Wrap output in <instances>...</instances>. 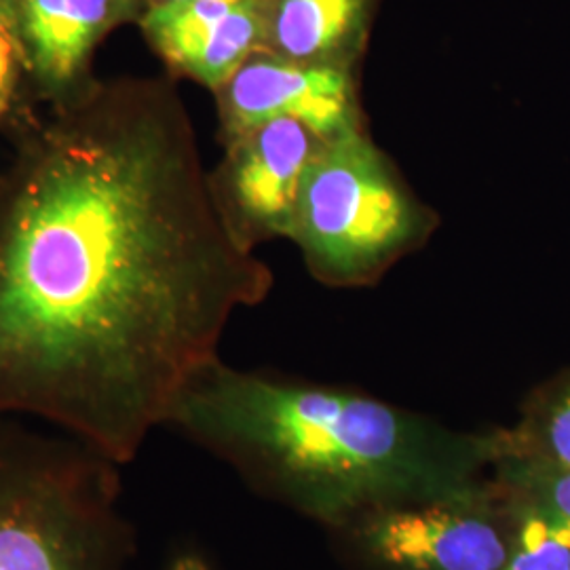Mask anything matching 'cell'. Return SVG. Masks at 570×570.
I'll use <instances>...</instances> for the list:
<instances>
[{
	"label": "cell",
	"mask_w": 570,
	"mask_h": 570,
	"mask_svg": "<svg viewBox=\"0 0 570 570\" xmlns=\"http://www.w3.org/2000/svg\"><path fill=\"white\" fill-rule=\"evenodd\" d=\"M9 140L0 416L125 465L275 275L230 235L174 82L96 81Z\"/></svg>",
	"instance_id": "6da1fadb"
},
{
	"label": "cell",
	"mask_w": 570,
	"mask_h": 570,
	"mask_svg": "<svg viewBox=\"0 0 570 570\" xmlns=\"http://www.w3.org/2000/svg\"><path fill=\"white\" fill-rule=\"evenodd\" d=\"M165 425L180 429L245 480L327 522L480 489L499 438L456 435L345 389L204 367Z\"/></svg>",
	"instance_id": "7a4b0ae2"
},
{
	"label": "cell",
	"mask_w": 570,
	"mask_h": 570,
	"mask_svg": "<svg viewBox=\"0 0 570 570\" xmlns=\"http://www.w3.org/2000/svg\"><path fill=\"white\" fill-rule=\"evenodd\" d=\"M121 465L66 433L0 416V570H129Z\"/></svg>",
	"instance_id": "3957f363"
},
{
	"label": "cell",
	"mask_w": 570,
	"mask_h": 570,
	"mask_svg": "<svg viewBox=\"0 0 570 570\" xmlns=\"http://www.w3.org/2000/svg\"><path fill=\"white\" fill-rule=\"evenodd\" d=\"M438 225L367 129H355L313 155L289 242L320 284L362 287L428 244Z\"/></svg>",
	"instance_id": "277c9868"
},
{
	"label": "cell",
	"mask_w": 570,
	"mask_h": 570,
	"mask_svg": "<svg viewBox=\"0 0 570 570\" xmlns=\"http://www.w3.org/2000/svg\"><path fill=\"white\" fill-rule=\"evenodd\" d=\"M362 548L387 570H503L515 515L484 490L389 505L353 520Z\"/></svg>",
	"instance_id": "5b68a950"
},
{
	"label": "cell",
	"mask_w": 570,
	"mask_h": 570,
	"mask_svg": "<svg viewBox=\"0 0 570 570\" xmlns=\"http://www.w3.org/2000/svg\"><path fill=\"white\" fill-rule=\"evenodd\" d=\"M322 142L296 119H275L223 142L209 186L230 235L245 249L292 237L306 167Z\"/></svg>",
	"instance_id": "8992f818"
},
{
	"label": "cell",
	"mask_w": 570,
	"mask_h": 570,
	"mask_svg": "<svg viewBox=\"0 0 570 570\" xmlns=\"http://www.w3.org/2000/svg\"><path fill=\"white\" fill-rule=\"evenodd\" d=\"M220 144L275 119H296L320 140L366 129L357 70L256 51L214 91Z\"/></svg>",
	"instance_id": "52a82bcc"
},
{
	"label": "cell",
	"mask_w": 570,
	"mask_h": 570,
	"mask_svg": "<svg viewBox=\"0 0 570 570\" xmlns=\"http://www.w3.org/2000/svg\"><path fill=\"white\" fill-rule=\"evenodd\" d=\"M146 0H11L35 96L45 108L72 102L94 82L91 58L104 37L140 21Z\"/></svg>",
	"instance_id": "ba28073f"
},
{
	"label": "cell",
	"mask_w": 570,
	"mask_h": 570,
	"mask_svg": "<svg viewBox=\"0 0 570 570\" xmlns=\"http://www.w3.org/2000/svg\"><path fill=\"white\" fill-rule=\"evenodd\" d=\"M140 28L174 77L220 89L265 49V0H178L153 4Z\"/></svg>",
	"instance_id": "9c48e42d"
},
{
	"label": "cell",
	"mask_w": 570,
	"mask_h": 570,
	"mask_svg": "<svg viewBox=\"0 0 570 570\" xmlns=\"http://www.w3.org/2000/svg\"><path fill=\"white\" fill-rule=\"evenodd\" d=\"M379 0H265V49L301 63L355 68Z\"/></svg>",
	"instance_id": "30bf717a"
},
{
	"label": "cell",
	"mask_w": 570,
	"mask_h": 570,
	"mask_svg": "<svg viewBox=\"0 0 570 570\" xmlns=\"http://www.w3.org/2000/svg\"><path fill=\"white\" fill-rule=\"evenodd\" d=\"M497 463L511 503L537 513L570 548V469L501 449Z\"/></svg>",
	"instance_id": "8fae6325"
},
{
	"label": "cell",
	"mask_w": 570,
	"mask_h": 570,
	"mask_svg": "<svg viewBox=\"0 0 570 570\" xmlns=\"http://www.w3.org/2000/svg\"><path fill=\"white\" fill-rule=\"evenodd\" d=\"M499 449L570 469V381L548 393L515 433L499 435Z\"/></svg>",
	"instance_id": "7c38bea8"
},
{
	"label": "cell",
	"mask_w": 570,
	"mask_h": 570,
	"mask_svg": "<svg viewBox=\"0 0 570 570\" xmlns=\"http://www.w3.org/2000/svg\"><path fill=\"white\" fill-rule=\"evenodd\" d=\"M39 106L13 13L0 0V136L11 138L20 131L39 115Z\"/></svg>",
	"instance_id": "4fadbf2b"
},
{
	"label": "cell",
	"mask_w": 570,
	"mask_h": 570,
	"mask_svg": "<svg viewBox=\"0 0 570 570\" xmlns=\"http://www.w3.org/2000/svg\"><path fill=\"white\" fill-rule=\"evenodd\" d=\"M511 508L515 530L510 560L503 570H570L569 546H564L537 513L515 503H511Z\"/></svg>",
	"instance_id": "5bb4252c"
},
{
	"label": "cell",
	"mask_w": 570,
	"mask_h": 570,
	"mask_svg": "<svg viewBox=\"0 0 570 570\" xmlns=\"http://www.w3.org/2000/svg\"><path fill=\"white\" fill-rule=\"evenodd\" d=\"M169 570H209L205 567L204 560L202 558H195V556H183V558H178L174 564H171V569Z\"/></svg>",
	"instance_id": "9a60e30c"
},
{
	"label": "cell",
	"mask_w": 570,
	"mask_h": 570,
	"mask_svg": "<svg viewBox=\"0 0 570 570\" xmlns=\"http://www.w3.org/2000/svg\"><path fill=\"white\" fill-rule=\"evenodd\" d=\"M148 2V7H153V4H164V2H178V0H146Z\"/></svg>",
	"instance_id": "2e32d148"
},
{
	"label": "cell",
	"mask_w": 570,
	"mask_h": 570,
	"mask_svg": "<svg viewBox=\"0 0 570 570\" xmlns=\"http://www.w3.org/2000/svg\"><path fill=\"white\" fill-rule=\"evenodd\" d=\"M2 2H4V4L11 9V0H2Z\"/></svg>",
	"instance_id": "e0dca14e"
}]
</instances>
